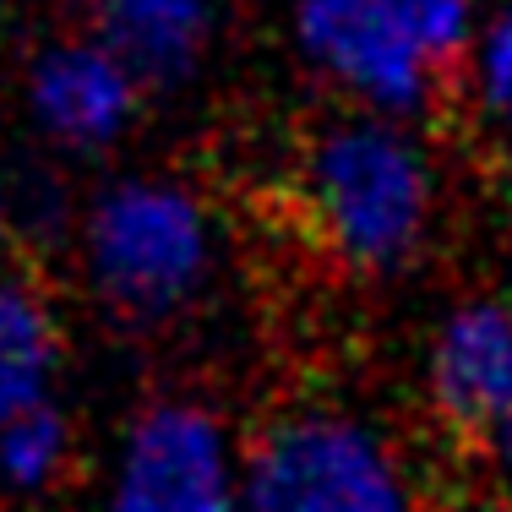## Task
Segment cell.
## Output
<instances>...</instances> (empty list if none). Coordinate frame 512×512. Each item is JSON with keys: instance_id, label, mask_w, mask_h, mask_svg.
I'll use <instances>...</instances> for the list:
<instances>
[{"instance_id": "cell-7", "label": "cell", "mask_w": 512, "mask_h": 512, "mask_svg": "<svg viewBox=\"0 0 512 512\" xmlns=\"http://www.w3.org/2000/svg\"><path fill=\"white\" fill-rule=\"evenodd\" d=\"M33 104L39 120L66 142H104L120 131L131 109V77L120 55L88 50V44H66V50L44 55L39 77H33Z\"/></svg>"}, {"instance_id": "cell-1", "label": "cell", "mask_w": 512, "mask_h": 512, "mask_svg": "<svg viewBox=\"0 0 512 512\" xmlns=\"http://www.w3.org/2000/svg\"><path fill=\"white\" fill-rule=\"evenodd\" d=\"M469 0H300L311 55L382 104H420L458 55Z\"/></svg>"}, {"instance_id": "cell-4", "label": "cell", "mask_w": 512, "mask_h": 512, "mask_svg": "<svg viewBox=\"0 0 512 512\" xmlns=\"http://www.w3.org/2000/svg\"><path fill=\"white\" fill-rule=\"evenodd\" d=\"M202 218L164 186H126L93 218V267L126 311H164L202 273Z\"/></svg>"}, {"instance_id": "cell-8", "label": "cell", "mask_w": 512, "mask_h": 512, "mask_svg": "<svg viewBox=\"0 0 512 512\" xmlns=\"http://www.w3.org/2000/svg\"><path fill=\"white\" fill-rule=\"evenodd\" d=\"M109 33L142 77H175L197 50L202 0H109Z\"/></svg>"}, {"instance_id": "cell-2", "label": "cell", "mask_w": 512, "mask_h": 512, "mask_svg": "<svg viewBox=\"0 0 512 512\" xmlns=\"http://www.w3.org/2000/svg\"><path fill=\"white\" fill-rule=\"evenodd\" d=\"M311 191L349 262H398L425 224V169L393 131L349 126L316 148Z\"/></svg>"}, {"instance_id": "cell-3", "label": "cell", "mask_w": 512, "mask_h": 512, "mask_svg": "<svg viewBox=\"0 0 512 512\" xmlns=\"http://www.w3.org/2000/svg\"><path fill=\"white\" fill-rule=\"evenodd\" d=\"M251 512H404V491L365 431L295 420L256 453Z\"/></svg>"}, {"instance_id": "cell-11", "label": "cell", "mask_w": 512, "mask_h": 512, "mask_svg": "<svg viewBox=\"0 0 512 512\" xmlns=\"http://www.w3.org/2000/svg\"><path fill=\"white\" fill-rule=\"evenodd\" d=\"M485 88H491L496 109L512 115V11L491 28V39H485Z\"/></svg>"}, {"instance_id": "cell-10", "label": "cell", "mask_w": 512, "mask_h": 512, "mask_svg": "<svg viewBox=\"0 0 512 512\" xmlns=\"http://www.w3.org/2000/svg\"><path fill=\"white\" fill-rule=\"evenodd\" d=\"M60 442H66L60 420L44 404H33L11 425H0V474L11 485H44L60 463Z\"/></svg>"}, {"instance_id": "cell-9", "label": "cell", "mask_w": 512, "mask_h": 512, "mask_svg": "<svg viewBox=\"0 0 512 512\" xmlns=\"http://www.w3.org/2000/svg\"><path fill=\"white\" fill-rule=\"evenodd\" d=\"M55 360V338L44 311L22 289H0V425L28 414L44 393Z\"/></svg>"}, {"instance_id": "cell-13", "label": "cell", "mask_w": 512, "mask_h": 512, "mask_svg": "<svg viewBox=\"0 0 512 512\" xmlns=\"http://www.w3.org/2000/svg\"><path fill=\"white\" fill-rule=\"evenodd\" d=\"M0 246H6V224H0Z\"/></svg>"}, {"instance_id": "cell-5", "label": "cell", "mask_w": 512, "mask_h": 512, "mask_svg": "<svg viewBox=\"0 0 512 512\" xmlns=\"http://www.w3.org/2000/svg\"><path fill=\"white\" fill-rule=\"evenodd\" d=\"M115 512H235L224 447L197 409H153L137 425Z\"/></svg>"}, {"instance_id": "cell-6", "label": "cell", "mask_w": 512, "mask_h": 512, "mask_svg": "<svg viewBox=\"0 0 512 512\" xmlns=\"http://www.w3.org/2000/svg\"><path fill=\"white\" fill-rule=\"evenodd\" d=\"M436 404L458 425H507L512 420V311L474 306L447 322L436 344Z\"/></svg>"}, {"instance_id": "cell-12", "label": "cell", "mask_w": 512, "mask_h": 512, "mask_svg": "<svg viewBox=\"0 0 512 512\" xmlns=\"http://www.w3.org/2000/svg\"><path fill=\"white\" fill-rule=\"evenodd\" d=\"M502 442H507V458H512V420L502 425Z\"/></svg>"}]
</instances>
